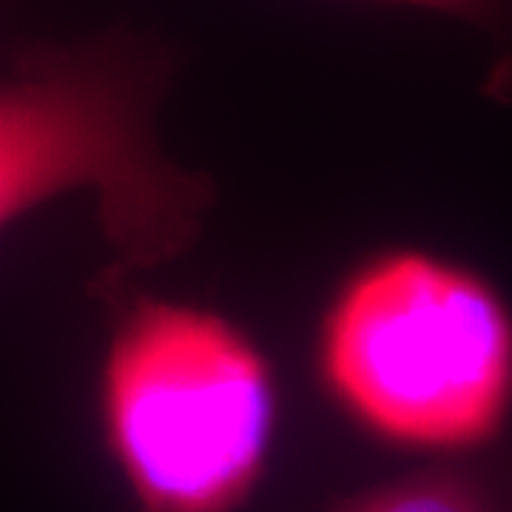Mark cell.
Returning a JSON list of instances; mask_svg holds the SVG:
<instances>
[{"label":"cell","instance_id":"cell-1","mask_svg":"<svg viewBox=\"0 0 512 512\" xmlns=\"http://www.w3.org/2000/svg\"><path fill=\"white\" fill-rule=\"evenodd\" d=\"M168 63L137 37L40 49L0 80V228L92 191L114 268L171 262L200 237L214 191L160 148Z\"/></svg>","mask_w":512,"mask_h":512},{"label":"cell","instance_id":"cell-2","mask_svg":"<svg viewBox=\"0 0 512 512\" xmlns=\"http://www.w3.org/2000/svg\"><path fill=\"white\" fill-rule=\"evenodd\" d=\"M322 367L373 436L416 450H473L512 416V311L476 271L393 251L336 296Z\"/></svg>","mask_w":512,"mask_h":512},{"label":"cell","instance_id":"cell-3","mask_svg":"<svg viewBox=\"0 0 512 512\" xmlns=\"http://www.w3.org/2000/svg\"><path fill=\"white\" fill-rule=\"evenodd\" d=\"M103 419L140 512H234L268 461L274 382L222 316L143 302L106 356Z\"/></svg>","mask_w":512,"mask_h":512},{"label":"cell","instance_id":"cell-4","mask_svg":"<svg viewBox=\"0 0 512 512\" xmlns=\"http://www.w3.org/2000/svg\"><path fill=\"white\" fill-rule=\"evenodd\" d=\"M333 512H501L490 481L461 467H433L345 498Z\"/></svg>","mask_w":512,"mask_h":512},{"label":"cell","instance_id":"cell-5","mask_svg":"<svg viewBox=\"0 0 512 512\" xmlns=\"http://www.w3.org/2000/svg\"><path fill=\"white\" fill-rule=\"evenodd\" d=\"M390 3L430 9V12L450 15L464 23H476L481 29H504L512 18L510 0H390Z\"/></svg>","mask_w":512,"mask_h":512}]
</instances>
